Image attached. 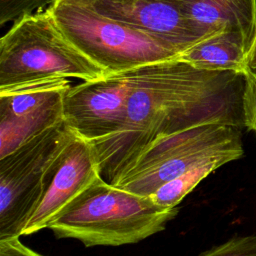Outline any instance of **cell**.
I'll return each mask as SVG.
<instances>
[{"mask_svg":"<svg viewBox=\"0 0 256 256\" xmlns=\"http://www.w3.org/2000/svg\"><path fill=\"white\" fill-rule=\"evenodd\" d=\"M246 71L206 70L179 59L130 70L122 128L92 143L101 177L113 184L158 137L205 124L246 128Z\"/></svg>","mask_w":256,"mask_h":256,"instance_id":"1","label":"cell"},{"mask_svg":"<svg viewBox=\"0 0 256 256\" xmlns=\"http://www.w3.org/2000/svg\"><path fill=\"white\" fill-rule=\"evenodd\" d=\"M179 208L165 207L150 196L132 193L101 176L76 196L47 226L57 238L85 247L138 243L165 229Z\"/></svg>","mask_w":256,"mask_h":256,"instance_id":"2","label":"cell"},{"mask_svg":"<svg viewBox=\"0 0 256 256\" xmlns=\"http://www.w3.org/2000/svg\"><path fill=\"white\" fill-rule=\"evenodd\" d=\"M105 76L66 38L48 9L16 20L0 39V94L68 78L93 81Z\"/></svg>","mask_w":256,"mask_h":256,"instance_id":"3","label":"cell"},{"mask_svg":"<svg viewBox=\"0 0 256 256\" xmlns=\"http://www.w3.org/2000/svg\"><path fill=\"white\" fill-rule=\"evenodd\" d=\"M47 9L66 38L106 75L180 55L170 44L99 13L87 0H54Z\"/></svg>","mask_w":256,"mask_h":256,"instance_id":"4","label":"cell"},{"mask_svg":"<svg viewBox=\"0 0 256 256\" xmlns=\"http://www.w3.org/2000/svg\"><path fill=\"white\" fill-rule=\"evenodd\" d=\"M244 155L242 129L205 124L164 135L147 145L113 185L151 196L167 182L205 161Z\"/></svg>","mask_w":256,"mask_h":256,"instance_id":"5","label":"cell"},{"mask_svg":"<svg viewBox=\"0 0 256 256\" xmlns=\"http://www.w3.org/2000/svg\"><path fill=\"white\" fill-rule=\"evenodd\" d=\"M72 136L63 122L0 158V239L22 236L52 163Z\"/></svg>","mask_w":256,"mask_h":256,"instance_id":"6","label":"cell"},{"mask_svg":"<svg viewBox=\"0 0 256 256\" xmlns=\"http://www.w3.org/2000/svg\"><path fill=\"white\" fill-rule=\"evenodd\" d=\"M130 70L70 86L64 97V124L95 143L116 134L126 117Z\"/></svg>","mask_w":256,"mask_h":256,"instance_id":"7","label":"cell"},{"mask_svg":"<svg viewBox=\"0 0 256 256\" xmlns=\"http://www.w3.org/2000/svg\"><path fill=\"white\" fill-rule=\"evenodd\" d=\"M68 80L0 94V158L64 122Z\"/></svg>","mask_w":256,"mask_h":256,"instance_id":"8","label":"cell"},{"mask_svg":"<svg viewBox=\"0 0 256 256\" xmlns=\"http://www.w3.org/2000/svg\"><path fill=\"white\" fill-rule=\"evenodd\" d=\"M100 176L92 143L73 134L52 163L42 197L24 226L22 236L47 228L64 207Z\"/></svg>","mask_w":256,"mask_h":256,"instance_id":"9","label":"cell"},{"mask_svg":"<svg viewBox=\"0 0 256 256\" xmlns=\"http://www.w3.org/2000/svg\"><path fill=\"white\" fill-rule=\"evenodd\" d=\"M99 13L158 38L180 54L211 37L167 0H87Z\"/></svg>","mask_w":256,"mask_h":256,"instance_id":"10","label":"cell"},{"mask_svg":"<svg viewBox=\"0 0 256 256\" xmlns=\"http://www.w3.org/2000/svg\"><path fill=\"white\" fill-rule=\"evenodd\" d=\"M184 16L213 36L240 33L252 45L256 33V0H167Z\"/></svg>","mask_w":256,"mask_h":256,"instance_id":"11","label":"cell"},{"mask_svg":"<svg viewBox=\"0 0 256 256\" xmlns=\"http://www.w3.org/2000/svg\"><path fill=\"white\" fill-rule=\"evenodd\" d=\"M250 48L240 33L222 31L193 45L177 59L200 69L245 72Z\"/></svg>","mask_w":256,"mask_h":256,"instance_id":"12","label":"cell"},{"mask_svg":"<svg viewBox=\"0 0 256 256\" xmlns=\"http://www.w3.org/2000/svg\"><path fill=\"white\" fill-rule=\"evenodd\" d=\"M231 162L229 158L218 157L191 168L175 179L167 182L154 192L150 197L159 205L177 207L178 204L209 174L219 167Z\"/></svg>","mask_w":256,"mask_h":256,"instance_id":"13","label":"cell"},{"mask_svg":"<svg viewBox=\"0 0 256 256\" xmlns=\"http://www.w3.org/2000/svg\"><path fill=\"white\" fill-rule=\"evenodd\" d=\"M54 0H0V25L46 10Z\"/></svg>","mask_w":256,"mask_h":256,"instance_id":"14","label":"cell"},{"mask_svg":"<svg viewBox=\"0 0 256 256\" xmlns=\"http://www.w3.org/2000/svg\"><path fill=\"white\" fill-rule=\"evenodd\" d=\"M199 256H256V235L233 237Z\"/></svg>","mask_w":256,"mask_h":256,"instance_id":"15","label":"cell"},{"mask_svg":"<svg viewBox=\"0 0 256 256\" xmlns=\"http://www.w3.org/2000/svg\"><path fill=\"white\" fill-rule=\"evenodd\" d=\"M244 113L246 128L256 132V74L248 71H246Z\"/></svg>","mask_w":256,"mask_h":256,"instance_id":"16","label":"cell"},{"mask_svg":"<svg viewBox=\"0 0 256 256\" xmlns=\"http://www.w3.org/2000/svg\"><path fill=\"white\" fill-rule=\"evenodd\" d=\"M0 256H42L25 246L19 237L0 239Z\"/></svg>","mask_w":256,"mask_h":256,"instance_id":"17","label":"cell"},{"mask_svg":"<svg viewBox=\"0 0 256 256\" xmlns=\"http://www.w3.org/2000/svg\"><path fill=\"white\" fill-rule=\"evenodd\" d=\"M246 71H248L250 73H253V74H256V33H255L250 51L248 53Z\"/></svg>","mask_w":256,"mask_h":256,"instance_id":"18","label":"cell"}]
</instances>
